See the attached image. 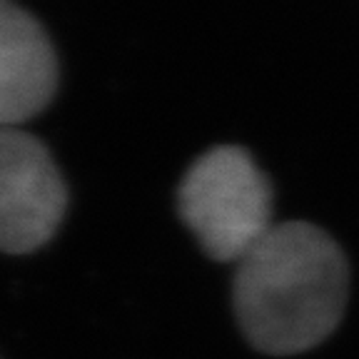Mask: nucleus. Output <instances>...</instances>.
I'll return each instance as SVG.
<instances>
[{"label": "nucleus", "mask_w": 359, "mask_h": 359, "mask_svg": "<svg viewBox=\"0 0 359 359\" xmlns=\"http://www.w3.org/2000/svg\"><path fill=\"white\" fill-rule=\"evenodd\" d=\"M349 264L327 230L304 219L275 227L237 262L235 317L247 342L272 357L317 347L342 322Z\"/></svg>", "instance_id": "obj_1"}, {"label": "nucleus", "mask_w": 359, "mask_h": 359, "mask_svg": "<svg viewBox=\"0 0 359 359\" xmlns=\"http://www.w3.org/2000/svg\"><path fill=\"white\" fill-rule=\"evenodd\" d=\"M272 205L269 177L237 145L197 157L177 190L180 217L217 262H240L275 227Z\"/></svg>", "instance_id": "obj_2"}, {"label": "nucleus", "mask_w": 359, "mask_h": 359, "mask_svg": "<svg viewBox=\"0 0 359 359\" xmlns=\"http://www.w3.org/2000/svg\"><path fill=\"white\" fill-rule=\"evenodd\" d=\"M67 208V187L50 150L20 128H0V252L48 245Z\"/></svg>", "instance_id": "obj_3"}, {"label": "nucleus", "mask_w": 359, "mask_h": 359, "mask_svg": "<svg viewBox=\"0 0 359 359\" xmlns=\"http://www.w3.org/2000/svg\"><path fill=\"white\" fill-rule=\"evenodd\" d=\"M57 55L45 28L13 0H0V128H18L50 105Z\"/></svg>", "instance_id": "obj_4"}]
</instances>
